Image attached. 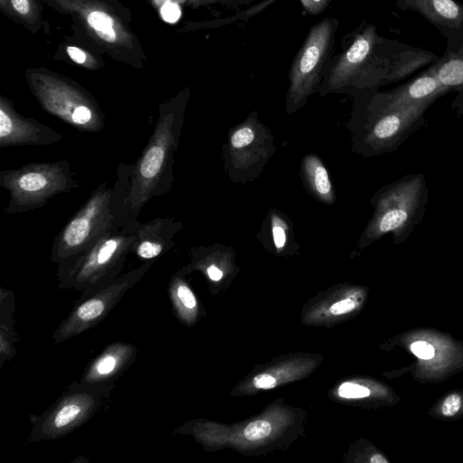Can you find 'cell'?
<instances>
[{"label":"cell","instance_id":"cell-1","mask_svg":"<svg viewBox=\"0 0 463 463\" xmlns=\"http://www.w3.org/2000/svg\"><path fill=\"white\" fill-rule=\"evenodd\" d=\"M189 90L159 105L158 117L147 144L135 164L127 165L128 213L137 219L153 198L168 194L174 184L175 153L177 149Z\"/></svg>","mask_w":463,"mask_h":463},{"label":"cell","instance_id":"cell-2","mask_svg":"<svg viewBox=\"0 0 463 463\" xmlns=\"http://www.w3.org/2000/svg\"><path fill=\"white\" fill-rule=\"evenodd\" d=\"M61 14L72 22L73 38L92 51L135 69H143L146 55L131 27V12L118 0H71Z\"/></svg>","mask_w":463,"mask_h":463},{"label":"cell","instance_id":"cell-3","mask_svg":"<svg viewBox=\"0 0 463 463\" xmlns=\"http://www.w3.org/2000/svg\"><path fill=\"white\" fill-rule=\"evenodd\" d=\"M139 224L137 219H131L87 250L57 265L58 288L80 291L82 297L121 275Z\"/></svg>","mask_w":463,"mask_h":463},{"label":"cell","instance_id":"cell-4","mask_svg":"<svg viewBox=\"0 0 463 463\" xmlns=\"http://www.w3.org/2000/svg\"><path fill=\"white\" fill-rule=\"evenodd\" d=\"M24 77L31 93L48 114L78 131L97 134L105 126L94 96L74 80L46 67L29 68Z\"/></svg>","mask_w":463,"mask_h":463},{"label":"cell","instance_id":"cell-5","mask_svg":"<svg viewBox=\"0 0 463 463\" xmlns=\"http://www.w3.org/2000/svg\"><path fill=\"white\" fill-rule=\"evenodd\" d=\"M0 187L10 195L5 213L18 214L44 207L54 196L70 193L80 184L71 171L70 161L63 159L3 170Z\"/></svg>","mask_w":463,"mask_h":463},{"label":"cell","instance_id":"cell-6","mask_svg":"<svg viewBox=\"0 0 463 463\" xmlns=\"http://www.w3.org/2000/svg\"><path fill=\"white\" fill-rule=\"evenodd\" d=\"M379 37L371 24L345 34L341 51L328 63L319 88L323 93L347 87H365L384 80L389 63L377 55Z\"/></svg>","mask_w":463,"mask_h":463},{"label":"cell","instance_id":"cell-7","mask_svg":"<svg viewBox=\"0 0 463 463\" xmlns=\"http://www.w3.org/2000/svg\"><path fill=\"white\" fill-rule=\"evenodd\" d=\"M428 203V188L422 174L408 175L383 187L364 239L377 240L391 232L402 241L421 222Z\"/></svg>","mask_w":463,"mask_h":463},{"label":"cell","instance_id":"cell-8","mask_svg":"<svg viewBox=\"0 0 463 463\" xmlns=\"http://www.w3.org/2000/svg\"><path fill=\"white\" fill-rule=\"evenodd\" d=\"M115 388L112 383L73 382L40 415H31L29 442L60 439L88 422L107 405Z\"/></svg>","mask_w":463,"mask_h":463},{"label":"cell","instance_id":"cell-9","mask_svg":"<svg viewBox=\"0 0 463 463\" xmlns=\"http://www.w3.org/2000/svg\"><path fill=\"white\" fill-rule=\"evenodd\" d=\"M118 227L114 211V188L104 181L55 236L50 260L56 265L93 246L113 228Z\"/></svg>","mask_w":463,"mask_h":463},{"label":"cell","instance_id":"cell-10","mask_svg":"<svg viewBox=\"0 0 463 463\" xmlns=\"http://www.w3.org/2000/svg\"><path fill=\"white\" fill-rule=\"evenodd\" d=\"M338 24L335 17L327 16L309 29L290 64L287 93L288 110L302 106L320 87L325 71L333 57Z\"/></svg>","mask_w":463,"mask_h":463},{"label":"cell","instance_id":"cell-11","mask_svg":"<svg viewBox=\"0 0 463 463\" xmlns=\"http://www.w3.org/2000/svg\"><path fill=\"white\" fill-rule=\"evenodd\" d=\"M155 260L145 261L116 279L80 297L69 315L57 326L52 339L60 344L99 324L124 295L138 283Z\"/></svg>","mask_w":463,"mask_h":463},{"label":"cell","instance_id":"cell-12","mask_svg":"<svg viewBox=\"0 0 463 463\" xmlns=\"http://www.w3.org/2000/svg\"><path fill=\"white\" fill-rule=\"evenodd\" d=\"M428 108L418 105L381 109L367 135L369 145L380 151L398 148L425 124L423 114Z\"/></svg>","mask_w":463,"mask_h":463},{"label":"cell","instance_id":"cell-13","mask_svg":"<svg viewBox=\"0 0 463 463\" xmlns=\"http://www.w3.org/2000/svg\"><path fill=\"white\" fill-rule=\"evenodd\" d=\"M62 135L35 118L20 114L14 101L0 95V147L39 146L60 142Z\"/></svg>","mask_w":463,"mask_h":463},{"label":"cell","instance_id":"cell-14","mask_svg":"<svg viewBox=\"0 0 463 463\" xmlns=\"http://www.w3.org/2000/svg\"><path fill=\"white\" fill-rule=\"evenodd\" d=\"M183 228L175 218H155L140 222L132 252L143 261L155 260L170 250L175 237Z\"/></svg>","mask_w":463,"mask_h":463},{"label":"cell","instance_id":"cell-15","mask_svg":"<svg viewBox=\"0 0 463 463\" xmlns=\"http://www.w3.org/2000/svg\"><path fill=\"white\" fill-rule=\"evenodd\" d=\"M138 349L128 342L108 345L85 368L80 380L89 383H108L121 375L136 360Z\"/></svg>","mask_w":463,"mask_h":463},{"label":"cell","instance_id":"cell-16","mask_svg":"<svg viewBox=\"0 0 463 463\" xmlns=\"http://www.w3.org/2000/svg\"><path fill=\"white\" fill-rule=\"evenodd\" d=\"M448 90L438 81L432 69L418 78L383 95L382 109L424 105L430 107Z\"/></svg>","mask_w":463,"mask_h":463},{"label":"cell","instance_id":"cell-17","mask_svg":"<svg viewBox=\"0 0 463 463\" xmlns=\"http://www.w3.org/2000/svg\"><path fill=\"white\" fill-rule=\"evenodd\" d=\"M15 297L12 290L0 288V366L16 354Z\"/></svg>","mask_w":463,"mask_h":463},{"label":"cell","instance_id":"cell-18","mask_svg":"<svg viewBox=\"0 0 463 463\" xmlns=\"http://www.w3.org/2000/svg\"><path fill=\"white\" fill-rule=\"evenodd\" d=\"M0 10L33 34L44 26L43 0H0Z\"/></svg>","mask_w":463,"mask_h":463},{"label":"cell","instance_id":"cell-19","mask_svg":"<svg viewBox=\"0 0 463 463\" xmlns=\"http://www.w3.org/2000/svg\"><path fill=\"white\" fill-rule=\"evenodd\" d=\"M432 23L458 28L463 21V8L453 0H405Z\"/></svg>","mask_w":463,"mask_h":463},{"label":"cell","instance_id":"cell-20","mask_svg":"<svg viewBox=\"0 0 463 463\" xmlns=\"http://www.w3.org/2000/svg\"><path fill=\"white\" fill-rule=\"evenodd\" d=\"M77 42L74 38L66 37L65 42L58 45L53 59L90 71H99L105 66L99 53Z\"/></svg>","mask_w":463,"mask_h":463},{"label":"cell","instance_id":"cell-21","mask_svg":"<svg viewBox=\"0 0 463 463\" xmlns=\"http://www.w3.org/2000/svg\"><path fill=\"white\" fill-rule=\"evenodd\" d=\"M183 275L179 270L171 277L167 292L176 317L188 322L193 317L197 302L192 289L184 280Z\"/></svg>","mask_w":463,"mask_h":463},{"label":"cell","instance_id":"cell-22","mask_svg":"<svg viewBox=\"0 0 463 463\" xmlns=\"http://www.w3.org/2000/svg\"><path fill=\"white\" fill-rule=\"evenodd\" d=\"M303 170L315 195L324 203H334L332 184L327 171L319 158L314 155L306 156L303 159Z\"/></svg>","mask_w":463,"mask_h":463},{"label":"cell","instance_id":"cell-23","mask_svg":"<svg viewBox=\"0 0 463 463\" xmlns=\"http://www.w3.org/2000/svg\"><path fill=\"white\" fill-rule=\"evenodd\" d=\"M439 84L447 90L463 86V57L458 54L431 68Z\"/></svg>","mask_w":463,"mask_h":463},{"label":"cell","instance_id":"cell-24","mask_svg":"<svg viewBox=\"0 0 463 463\" xmlns=\"http://www.w3.org/2000/svg\"><path fill=\"white\" fill-rule=\"evenodd\" d=\"M256 0H183L191 8L211 7L220 5L230 9L243 7Z\"/></svg>","mask_w":463,"mask_h":463},{"label":"cell","instance_id":"cell-25","mask_svg":"<svg viewBox=\"0 0 463 463\" xmlns=\"http://www.w3.org/2000/svg\"><path fill=\"white\" fill-rule=\"evenodd\" d=\"M271 431L270 424L263 420L250 423L244 430V436L250 440H259L267 437Z\"/></svg>","mask_w":463,"mask_h":463},{"label":"cell","instance_id":"cell-26","mask_svg":"<svg viewBox=\"0 0 463 463\" xmlns=\"http://www.w3.org/2000/svg\"><path fill=\"white\" fill-rule=\"evenodd\" d=\"M370 390L363 385L345 383L338 388V395L346 399H359L367 397Z\"/></svg>","mask_w":463,"mask_h":463},{"label":"cell","instance_id":"cell-27","mask_svg":"<svg viewBox=\"0 0 463 463\" xmlns=\"http://www.w3.org/2000/svg\"><path fill=\"white\" fill-rule=\"evenodd\" d=\"M254 137L253 130L249 127H243L238 128L231 138V144L232 148L241 149L249 146Z\"/></svg>","mask_w":463,"mask_h":463},{"label":"cell","instance_id":"cell-28","mask_svg":"<svg viewBox=\"0 0 463 463\" xmlns=\"http://www.w3.org/2000/svg\"><path fill=\"white\" fill-rule=\"evenodd\" d=\"M461 398L457 393L449 394L442 402L441 412L443 415L450 417L455 415L460 409Z\"/></svg>","mask_w":463,"mask_h":463},{"label":"cell","instance_id":"cell-29","mask_svg":"<svg viewBox=\"0 0 463 463\" xmlns=\"http://www.w3.org/2000/svg\"><path fill=\"white\" fill-rule=\"evenodd\" d=\"M411 350L417 357L423 360L431 359L435 354L434 347L425 341H417L412 343Z\"/></svg>","mask_w":463,"mask_h":463},{"label":"cell","instance_id":"cell-30","mask_svg":"<svg viewBox=\"0 0 463 463\" xmlns=\"http://www.w3.org/2000/svg\"><path fill=\"white\" fill-rule=\"evenodd\" d=\"M272 235L276 248L282 249L286 243L287 234L284 226L279 221L273 222Z\"/></svg>","mask_w":463,"mask_h":463},{"label":"cell","instance_id":"cell-31","mask_svg":"<svg viewBox=\"0 0 463 463\" xmlns=\"http://www.w3.org/2000/svg\"><path fill=\"white\" fill-rule=\"evenodd\" d=\"M354 302L351 298H346L335 303L330 307V312L334 315L347 313L354 308Z\"/></svg>","mask_w":463,"mask_h":463},{"label":"cell","instance_id":"cell-32","mask_svg":"<svg viewBox=\"0 0 463 463\" xmlns=\"http://www.w3.org/2000/svg\"><path fill=\"white\" fill-rule=\"evenodd\" d=\"M276 383V379L269 374H260L253 380L254 386L260 389H271Z\"/></svg>","mask_w":463,"mask_h":463},{"label":"cell","instance_id":"cell-33","mask_svg":"<svg viewBox=\"0 0 463 463\" xmlns=\"http://www.w3.org/2000/svg\"><path fill=\"white\" fill-rule=\"evenodd\" d=\"M206 273L208 277L213 281H218L222 277V270L214 265H210L209 267H207Z\"/></svg>","mask_w":463,"mask_h":463},{"label":"cell","instance_id":"cell-34","mask_svg":"<svg viewBox=\"0 0 463 463\" xmlns=\"http://www.w3.org/2000/svg\"><path fill=\"white\" fill-rule=\"evenodd\" d=\"M50 7L54 9L56 12H60L62 5L71 0H43Z\"/></svg>","mask_w":463,"mask_h":463},{"label":"cell","instance_id":"cell-35","mask_svg":"<svg viewBox=\"0 0 463 463\" xmlns=\"http://www.w3.org/2000/svg\"><path fill=\"white\" fill-rule=\"evenodd\" d=\"M371 462L373 463H387L388 460L384 458L382 455H374L371 458Z\"/></svg>","mask_w":463,"mask_h":463}]
</instances>
